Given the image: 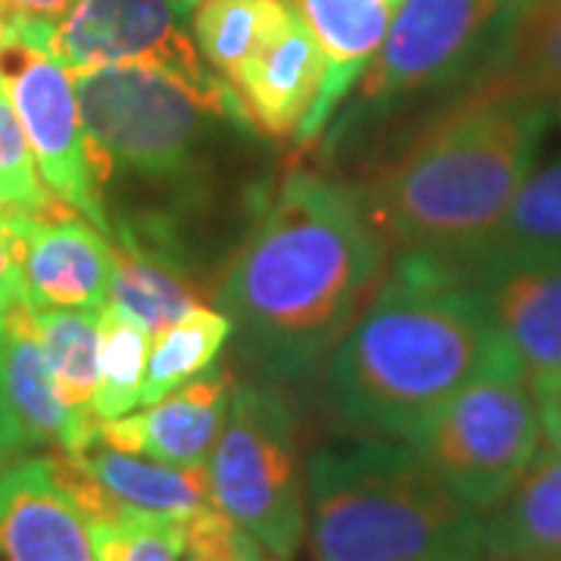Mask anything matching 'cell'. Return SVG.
<instances>
[{
    "mask_svg": "<svg viewBox=\"0 0 561 561\" xmlns=\"http://www.w3.org/2000/svg\"><path fill=\"white\" fill-rule=\"evenodd\" d=\"M383 265L381 231L337 181L294 169L219 284V312L265 381L319 371Z\"/></svg>",
    "mask_w": 561,
    "mask_h": 561,
    "instance_id": "obj_1",
    "label": "cell"
},
{
    "mask_svg": "<svg viewBox=\"0 0 561 561\" xmlns=\"http://www.w3.org/2000/svg\"><path fill=\"white\" fill-rule=\"evenodd\" d=\"M518 365L468 268L402 253L321 365L331 412L371 437L412 443L461 387Z\"/></svg>",
    "mask_w": 561,
    "mask_h": 561,
    "instance_id": "obj_2",
    "label": "cell"
},
{
    "mask_svg": "<svg viewBox=\"0 0 561 561\" xmlns=\"http://www.w3.org/2000/svg\"><path fill=\"white\" fill-rule=\"evenodd\" d=\"M549 106L493 81L421 125L368 187L371 221L402 253L468 268L490 250L534 172Z\"/></svg>",
    "mask_w": 561,
    "mask_h": 561,
    "instance_id": "obj_3",
    "label": "cell"
},
{
    "mask_svg": "<svg viewBox=\"0 0 561 561\" xmlns=\"http://www.w3.org/2000/svg\"><path fill=\"white\" fill-rule=\"evenodd\" d=\"M306 537L316 561H409L478 546L481 518L412 443L350 437L306 461Z\"/></svg>",
    "mask_w": 561,
    "mask_h": 561,
    "instance_id": "obj_4",
    "label": "cell"
},
{
    "mask_svg": "<svg viewBox=\"0 0 561 561\" xmlns=\"http://www.w3.org/2000/svg\"><path fill=\"white\" fill-rule=\"evenodd\" d=\"M88 160L103 191L135 181L187 197L213 169L225 128H250L238 94L160 66H101L72 76Z\"/></svg>",
    "mask_w": 561,
    "mask_h": 561,
    "instance_id": "obj_5",
    "label": "cell"
},
{
    "mask_svg": "<svg viewBox=\"0 0 561 561\" xmlns=\"http://www.w3.org/2000/svg\"><path fill=\"white\" fill-rule=\"evenodd\" d=\"M209 493L275 561H294L306 540V468L297 409L275 381H241L209 461Z\"/></svg>",
    "mask_w": 561,
    "mask_h": 561,
    "instance_id": "obj_6",
    "label": "cell"
},
{
    "mask_svg": "<svg viewBox=\"0 0 561 561\" xmlns=\"http://www.w3.org/2000/svg\"><path fill=\"white\" fill-rule=\"evenodd\" d=\"M412 446L468 512L483 515L542 449L530 381L518 365H502L474 378L443 402Z\"/></svg>",
    "mask_w": 561,
    "mask_h": 561,
    "instance_id": "obj_7",
    "label": "cell"
},
{
    "mask_svg": "<svg viewBox=\"0 0 561 561\" xmlns=\"http://www.w3.org/2000/svg\"><path fill=\"white\" fill-rule=\"evenodd\" d=\"M530 0H402L362 76V103L390 110L427 91L483 79Z\"/></svg>",
    "mask_w": 561,
    "mask_h": 561,
    "instance_id": "obj_8",
    "label": "cell"
},
{
    "mask_svg": "<svg viewBox=\"0 0 561 561\" xmlns=\"http://www.w3.org/2000/svg\"><path fill=\"white\" fill-rule=\"evenodd\" d=\"M50 38L54 25L10 16V32L0 47V79L35 153L44 187L110 238V216L88 160L76 79L54 57Z\"/></svg>",
    "mask_w": 561,
    "mask_h": 561,
    "instance_id": "obj_9",
    "label": "cell"
},
{
    "mask_svg": "<svg viewBox=\"0 0 561 561\" xmlns=\"http://www.w3.org/2000/svg\"><path fill=\"white\" fill-rule=\"evenodd\" d=\"M191 10L184 0H76L57 22L50 50L72 76L138 62L216 84L191 35Z\"/></svg>",
    "mask_w": 561,
    "mask_h": 561,
    "instance_id": "obj_10",
    "label": "cell"
},
{
    "mask_svg": "<svg viewBox=\"0 0 561 561\" xmlns=\"http://www.w3.org/2000/svg\"><path fill=\"white\" fill-rule=\"evenodd\" d=\"M16 241L22 302L35 309H103L113 278V241L81 216H7Z\"/></svg>",
    "mask_w": 561,
    "mask_h": 561,
    "instance_id": "obj_11",
    "label": "cell"
},
{
    "mask_svg": "<svg viewBox=\"0 0 561 561\" xmlns=\"http://www.w3.org/2000/svg\"><path fill=\"white\" fill-rule=\"evenodd\" d=\"M468 275L524 378L561 375V262L481 260Z\"/></svg>",
    "mask_w": 561,
    "mask_h": 561,
    "instance_id": "obj_12",
    "label": "cell"
},
{
    "mask_svg": "<svg viewBox=\"0 0 561 561\" xmlns=\"http://www.w3.org/2000/svg\"><path fill=\"white\" fill-rule=\"evenodd\" d=\"M231 390V371L225 365H213L201 378L144 405V412L101 421L98 443L169 465L206 468L228 415Z\"/></svg>",
    "mask_w": 561,
    "mask_h": 561,
    "instance_id": "obj_13",
    "label": "cell"
},
{
    "mask_svg": "<svg viewBox=\"0 0 561 561\" xmlns=\"http://www.w3.org/2000/svg\"><path fill=\"white\" fill-rule=\"evenodd\" d=\"M0 561H94L88 518L47 456L0 468Z\"/></svg>",
    "mask_w": 561,
    "mask_h": 561,
    "instance_id": "obj_14",
    "label": "cell"
},
{
    "mask_svg": "<svg viewBox=\"0 0 561 561\" xmlns=\"http://www.w3.org/2000/svg\"><path fill=\"white\" fill-rule=\"evenodd\" d=\"M324 62L319 44L300 13L265 41L231 81L243 116L256 135L272 140L297 138L319 101Z\"/></svg>",
    "mask_w": 561,
    "mask_h": 561,
    "instance_id": "obj_15",
    "label": "cell"
},
{
    "mask_svg": "<svg viewBox=\"0 0 561 561\" xmlns=\"http://www.w3.org/2000/svg\"><path fill=\"white\" fill-rule=\"evenodd\" d=\"M3 390L28 446L84 453L98 443L101 421L79 419L66 409L41 346L35 306L22 300L3 312Z\"/></svg>",
    "mask_w": 561,
    "mask_h": 561,
    "instance_id": "obj_16",
    "label": "cell"
},
{
    "mask_svg": "<svg viewBox=\"0 0 561 561\" xmlns=\"http://www.w3.org/2000/svg\"><path fill=\"white\" fill-rule=\"evenodd\" d=\"M400 7L402 0H297V10L319 44L324 62L319 101L297 135L300 144L319 138L321 125L368 72Z\"/></svg>",
    "mask_w": 561,
    "mask_h": 561,
    "instance_id": "obj_17",
    "label": "cell"
},
{
    "mask_svg": "<svg viewBox=\"0 0 561 561\" xmlns=\"http://www.w3.org/2000/svg\"><path fill=\"white\" fill-rule=\"evenodd\" d=\"M113 278L106 306L122 319L135 321L150 337L194 312L203 290L191 278L187 262L172 247L113 228Z\"/></svg>",
    "mask_w": 561,
    "mask_h": 561,
    "instance_id": "obj_18",
    "label": "cell"
},
{
    "mask_svg": "<svg viewBox=\"0 0 561 561\" xmlns=\"http://www.w3.org/2000/svg\"><path fill=\"white\" fill-rule=\"evenodd\" d=\"M101 486V493L119 512H140L172 522H191L216 508L209 493L206 468H184L169 461L122 453L113 446L94 443L84 453H69Z\"/></svg>",
    "mask_w": 561,
    "mask_h": 561,
    "instance_id": "obj_19",
    "label": "cell"
},
{
    "mask_svg": "<svg viewBox=\"0 0 561 561\" xmlns=\"http://www.w3.org/2000/svg\"><path fill=\"white\" fill-rule=\"evenodd\" d=\"M478 518L493 561H561V453L540 449L515 486Z\"/></svg>",
    "mask_w": 561,
    "mask_h": 561,
    "instance_id": "obj_20",
    "label": "cell"
},
{
    "mask_svg": "<svg viewBox=\"0 0 561 561\" xmlns=\"http://www.w3.org/2000/svg\"><path fill=\"white\" fill-rule=\"evenodd\" d=\"M297 13V0H197L191 35L206 69L231 88L250 57Z\"/></svg>",
    "mask_w": 561,
    "mask_h": 561,
    "instance_id": "obj_21",
    "label": "cell"
},
{
    "mask_svg": "<svg viewBox=\"0 0 561 561\" xmlns=\"http://www.w3.org/2000/svg\"><path fill=\"white\" fill-rule=\"evenodd\" d=\"M478 81H493L518 98L556 110L561 101V3L534 0L490 72Z\"/></svg>",
    "mask_w": 561,
    "mask_h": 561,
    "instance_id": "obj_22",
    "label": "cell"
},
{
    "mask_svg": "<svg viewBox=\"0 0 561 561\" xmlns=\"http://www.w3.org/2000/svg\"><path fill=\"white\" fill-rule=\"evenodd\" d=\"M35 324L66 409L79 419L98 421L94 393L101 375V309H35Z\"/></svg>",
    "mask_w": 561,
    "mask_h": 561,
    "instance_id": "obj_23",
    "label": "cell"
},
{
    "mask_svg": "<svg viewBox=\"0 0 561 561\" xmlns=\"http://www.w3.org/2000/svg\"><path fill=\"white\" fill-rule=\"evenodd\" d=\"M228 337H231V319L219 309H206V306H197L194 312H187L184 319L160 331L150 341L138 409L169 397L172 390L219 365V353Z\"/></svg>",
    "mask_w": 561,
    "mask_h": 561,
    "instance_id": "obj_24",
    "label": "cell"
},
{
    "mask_svg": "<svg viewBox=\"0 0 561 561\" xmlns=\"http://www.w3.org/2000/svg\"><path fill=\"white\" fill-rule=\"evenodd\" d=\"M481 260L561 262V157L546 165H534L502 221L500 234Z\"/></svg>",
    "mask_w": 561,
    "mask_h": 561,
    "instance_id": "obj_25",
    "label": "cell"
},
{
    "mask_svg": "<svg viewBox=\"0 0 561 561\" xmlns=\"http://www.w3.org/2000/svg\"><path fill=\"white\" fill-rule=\"evenodd\" d=\"M150 334L135 321L122 319L110 306L101 309V350H98V393L94 419L113 421L140 405V383L150 356Z\"/></svg>",
    "mask_w": 561,
    "mask_h": 561,
    "instance_id": "obj_26",
    "label": "cell"
},
{
    "mask_svg": "<svg viewBox=\"0 0 561 561\" xmlns=\"http://www.w3.org/2000/svg\"><path fill=\"white\" fill-rule=\"evenodd\" d=\"M0 213L22 219H69L79 216L62 206L38 175L35 153L0 79Z\"/></svg>",
    "mask_w": 561,
    "mask_h": 561,
    "instance_id": "obj_27",
    "label": "cell"
},
{
    "mask_svg": "<svg viewBox=\"0 0 561 561\" xmlns=\"http://www.w3.org/2000/svg\"><path fill=\"white\" fill-rule=\"evenodd\" d=\"M94 561H181L187 524L125 512L106 522H88Z\"/></svg>",
    "mask_w": 561,
    "mask_h": 561,
    "instance_id": "obj_28",
    "label": "cell"
},
{
    "mask_svg": "<svg viewBox=\"0 0 561 561\" xmlns=\"http://www.w3.org/2000/svg\"><path fill=\"white\" fill-rule=\"evenodd\" d=\"M184 561H265V549L219 508H209L187 522Z\"/></svg>",
    "mask_w": 561,
    "mask_h": 561,
    "instance_id": "obj_29",
    "label": "cell"
},
{
    "mask_svg": "<svg viewBox=\"0 0 561 561\" xmlns=\"http://www.w3.org/2000/svg\"><path fill=\"white\" fill-rule=\"evenodd\" d=\"M542 424V443L561 453V375L530 383Z\"/></svg>",
    "mask_w": 561,
    "mask_h": 561,
    "instance_id": "obj_30",
    "label": "cell"
},
{
    "mask_svg": "<svg viewBox=\"0 0 561 561\" xmlns=\"http://www.w3.org/2000/svg\"><path fill=\"white\" fill-rule=\"evenodd\" d=\"M22 300L20 260H16V241L7 225V216L0 213V316Z\"/></svg>",
    "mask_w": 561,
    "mask_h": 561,
    "instance_id": "obj_31",
    "label": "cell"
},
{
    "mask_svg": "<svg viewBox=\"0 0 561 561\" xmlns=\"http://www.w3.org/2000/svg\"><path fill=\"white\" fill-rule=\"evenodd\" d=\"M22 449H28V443L3 390V316H0V461L13 459Z\"/></svg>",
    "mask_w": 561,
    "mask_h": 561,
    "instance_id": "obj_32",
    "label": "cell"
},
{
    "mask_svg": "<svg viewBox=\"0 0 561 561\" xmlns=\"http://www.w3.org/2000/svg\"><path fill=\"white\" fill-rule=\"evenodd\" d=\"M10 16L22 22H38V25H54L76 7V0H3Z\"/></svg>",
    "mask_w": 561,
    "mask_h": 561,
    "instance_id": "obj_33",
    "label": "cell"
},
{
    "mask_svg": "<svg viewBox=\"0 0 561 561\" xmlns=\"http://www.w3.org/2000/svg\"><path fill=\"white\" fill-rule=\"evenodd\" d=\"M409 561H493L490 552L483 549V542L478 546H459V549H443V552H431V556H419Z\"/></svg>",
    "mask_w": 561,
    "mask_h": 561,
    "instance_id": "obj_34",
    "label": "cell"
},
{
    "mask_svg": "<svg viewBox=\"0 0 561 561\" xmlns=\"http://www.w3.org/2000/svg\"><path fill=\"white\" fill-rule=\"evenodd\" d=\"M7 32H10V10H7V3L0 0V47H3V41H7Z\"/></svg>",
    "mask_w": 561,
    "mask_h": 561,
    "instance_id": "obj_35",
    "label": "cell"
},
{
    "mask_svg": "<svg viewBox=\"0 0 561 561\" xmlns=\"http://www.w3.org/2000/svg\"><path fill=\"white\" fill-rule=\"evenodd\" d=\"M556 113H559V119H561V101L556 103Z\"/></svg>",
    "mask_w": 561,
    "mask_h": 561,
    "instance_id": "obj_36",
    "label": "cell"
},
{
    "mask_svg": "<svg viewBox=\"0 0 561 561\" xmlns=\"http://www.w3.org/2000/svg\"><path fill=\"white\" fill-rule=\"evenodd\" d=\"M184 3H191V7H197V0H184Z\"/></svg>",
    "mask_w": 561,
    "mask_h": 561,
    "instance_id": "obj_37",
    "label": "cell"
},
{
    "mask_svg": "<svg viewBox=\"0 0 561 561\" xmlns=\"http://www.w3.org/2000/svg\"><path fill=\"white\" fill-rule=\"evenodd\" d=\"M549 3H561V0H549Z\"/></svg>",
    "mask_w": 561,
    "mask_h": 561,
    "instance_id": "obj_38",
    "label": "cell"
},
{
    "mask_svg": "<svg viewBox=\"0 0 561 561\" xmlns=\"http://www.w3.org/2000/svg\"><path fill=\"white\" fill-rule=\"evenodd\" d=\"M530 3H534V0H530Z\"/></svg>",
    "mask_w": 561,
    "mask_h": 561,
    "instance_id": "obj_39",
    "label": "cell"
}]
</instances>
